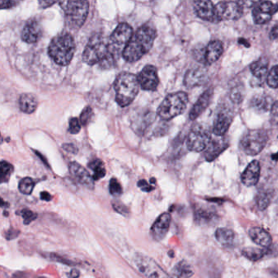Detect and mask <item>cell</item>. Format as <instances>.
I'll return each instance as SVG.
<instances>
[{"instance_id": "7", "label": "cell", "mask_w": 278, "mask_h": 278, "mask_svg": "<svg viewBox=\"0 0 278 278\" xmlns=\"http://www.w3.org/2000/svg\"><path fill=\"white\" fill-rule=\"evenodd\" d=\"M133 30L127 23H120L115 28L108 41L109 54L115 61L123 53L133 35Z\"/></svg>"}, {"instance_id": "34", "label": "cell", "mask_w": 278, "mask_h": 278, "mask_svg": "<svg viewBox=\"0 0 278 278\" xmlns=\"http://www.w3.org/2000/svg\"><path fill=\"white\" fill-rule=\"evenodd\" d=\"M14 171L13 166L9 162L6 161H1V165H0V180L1 183H6L9 180L12 172Z\"/></svg>"}, {"instance_id": "29", "label": "cell", "mask_w": 278, "mask_h": 278, "mask_svg": "<svg viewBox=\"0 0 278 278\" xmlns=\"http://www.w3.org/2000/svg\"><path fill=\"white\" fill-rule=\"evenodd\" d=\"M172 274L175 278H191L194 274V271L188 262L182 260L174 267Z\"/></svg>"}, {"instance_id": "26", "label": "cell", "mask_w": 278, "mask_h": 278, "mask_svg": "<svg viewBox=\"0 0 278 278\" xmlns=\"http://www.w3.org/2000/svg\"><path fill=\"white\" fill-rule=\"evenodd\" d=\"M38 99L34 94L24 93L19 98L20 110L26 114H32L37 109Z\"/></svg>"}, {"instance_id": "17", "label": "cell", "mask_w": 278, "mask_h": 278, "mask_svg": "<svg viewBox=\"0 0 278 278\" xmlns=\"http://www.w3.org/2000/svg\"><path fill=\"white\" fill-rule=\"evenodd\" d=\"M42 35V25L37 19H31L24 26L21 39L27 43H35L41 39Z\"/></svg>"}, {"instance_id": "47", "label": "cell", "mask_w": 278, "mask_h": 278, "mask_svg": "<svg viewBox=\"0 0 278 278\" xmlns=\"http://www.w3.org/2000/svg\"><path fill=\"white\" fill-rule=\"evenodd\" d=\"M20 232L18 230H15V229H10V230H7L6 232V234H5V238L7 240H12V239H15L16 238L18 237Z\"/></svg>"}, {"instance_id": "3", "label": "cell", "mask_w": 278, "mask_h": 278, "mask_svg": "<svg viewBox=\"0 0 278 278\" xmlns=\"http://www.w3.org/2000/svg\"><path fill=\"white\" fill-rule=\"evenodd\" d=\"M75 52V42L72 35L61 33L52 39L48 47L51 58L60 66H68Z\"/></svg>"}, {"instance_id": "30", "label": "cell", "mask_w": 278, "mask_h": 278, "mask_svg": "<svg viewBox=\"0 0 278 278\" xmlns=\"http://www.w3.org/2000/svg\"><path fill=\"white\" fill-rule=\"evenodd\" d=\"M215 238L223 245H232L235 240V234L231 229L220 228L215 232Z\"/></svg>"}, {"instance_id": "45", "label": "cell", "mask_w": 278, "mask_h": 278, "mask_svg": "<svg viewBox=\"0 0 278 278\" xmlns=\"http://www.w3.org/2000/svg\"><path fill=\"white\" fill-rule=\"evenodd\" d=\"M137 185H138V187L140 188V190L144 192H150L154 190V187L149 185V183L145 180H140Z\"/></svg>"}, {"instance_id": "53", "label": "cell", "mask_w": 278, "mask_h": 278, "mask_svg": "<svg viewBox=\"0 0 278 278\" xmlns=\"http://www.w3.org/2000/svg\"><path fill=\"white\" fill-rule=\"evenodd\" d=\"M150 182L153 183V184H155V178H152V179H151V180H150Z\"/></svg>"}, {"instance_id": "22", "label": "cell", "mask_w": 278, "mask_h": 278, "mask_svg": "<svg viewBox=\"0 0 278 278\" xmlns=\"http://www.w3.org/2000/svg\"><path fill=\"white\" fill-rule=\"evenodd\" d=\"M260 164L256 160L251 161L241 174V181L245 186L251 187L257 184L260 180Z\"/></svg>"}, {"instance_id": "46", "label": "cell", "mask_w": 278, "mask_h": 278, "mask_svg": "<svg viewBox=\"0 0 278 278\" xmlns=\"http://www.w3.org/2000/svg\"><path fill=\"white\" fill-rule=\"evenodd\" d=\"M18 3L19 2H17V1H1L0 6H1L2 9H6V8L16 7Z\"/></svg>"}, {"instance_id": "31", "label": "cell", "mask_w": 278, "mask_h": 278, "mask_svg": "<svg viewBox=\"0 0 278 278\" xmlns=\"http://www.w3.org/2000/svg\"><path fill=\"white\" fill-rule=\"evenodd\" d=\"M88 166L89 168L91 169L93 171L92 177H93L94 180H101L106 175L104 162L100 159H95L93 161H91Z\"/></svg>"}, {"instance_id": "1", "label": "cell", "mask_w": 278, "mask_h": 278, "mask_svg": "<svg viewBox=\"0 0 278 278\" xmlns=\"http://www.w3.org/2000/svg\"><path fill=\"white\" fill-rule=\"evenodd\" d=\"M157 37V31L152 23L140 26L134 33L130 42L122 53V57L127 62H136L151 48Z\"/></svg>"}, {"instance_id": "9", "label": "cell", "mask_w": 278, "mask_h": 278, "mask_svg": "<svg viewBox=\"0 0 278 278\" xmlns=\"http://www.w3.org/2000/svg\"><path fill=\"white\" fill-rule=\"evenodd\" d=\"M134 264L140 274L147 278H172L155 260L143 254H136Z\"/></svg>"}, {"instance_id": "43", "label": "cell", "mask_w": 278, "mask_h": 278, "mask_svg": "<svg viewBox=\"0 0 278 278\" xmlns=\"http://www.w3.org/2000/svg\"><path fill=\"white\" fill-rule=\"evenodd\" d=\"M81 122L77 118H72L70 120L69 131L71 134H78L81 130Z\"/></svg>"}, {"instance_id": "4", "label": "cell", "mask_w": 278, "mask_h": 278, "mask_svg": "<svg viewBox=\"0 0 278 278\" xmlns=\"http://www.w3.org/2000/svg\"><path fill=\"white\" fill-rule=\"evenodd\" d=\"M139 86L136 75L126 72L120 74L115 82L117 103L122 107L130 105L138 94Z\"/></svg>"}, {"instance_id": "37", "label": "cell", "mask_w": 278, "mask_h": 278, "mask_svg": "<svg viewBox=\"0 0 278 278\" xmlns=\"http://www.w3.org/2000/svg\"><path fill=\"white\" fill-rule=\"evenodd\" d=\"M206 46L199 44L197 45L193 50V55L196 61H199V63L206 65Z\"/></svg>"}, {"instance_id": "15", "label": "cell", "mask_w": 278, "mask_h": 278, "mask_svg": "<svg viewBox=\"0 0 278 278\" xmlns=\"http://www.w3.org/2000/svg\"><path fill=\"white\" fill-rule=\"evenodd\" d=\"M209 74L206 68L199 66L188 70L184 79V83L189 88L199 87L208 82Z\"/></svg>"}, {"instance_id": "8", "label": "cell", "mask_w": 278, "mask_h": 278, "mask_svg": "<svg viewBox=\"0 0 278 278\" xmlns=\"http://www.w3.org/2000/svg\"><path fill=\"white\" fill-rule=\"evenodd\" d=\"M269 136L264 130H251L242 136L240 145L241 150L247 155L255 156L259 155L266 146Z\"/></svg>"}, {"instance_id": "42", "label": "cell", "mask_w": 278, "mask_h": 278, "mask_svg": "<svg viewBox=\"0 0 278 278\" xmlns=\"http://www.w3.org/2000/svg\"><path fill=\"white\" fill-rule=\"evenodd\" d=\"M112 206L118 213H119L120 215L126 216V217H128L130 215V210L121 201H118V200L113 201Z\"/></svg>"}, {"instance_id": "33", "label": "cell", "mask_w": 278, "mask_h": 278, "mask_svg": "<svg viewBox=\"0 0 278 278\" xmlns=\"http://www.w3.org/2000/svg\"><path fill=\"white\" fill-rule=\"evenodd\" d=\"M241 254H242L244 257L246 258L247 260L253 262L261 260L262 258L264 257V255H265L264 250H261V249L255 247L244 248V249H242V250H241Z\"/></svg>"}, {"instance_id": "52", "label": "cell", "mask_w": 278, "mask_h": 278, "mask_svg": "<svg viewBox=\"0 0 278 278\" xmlns=\"http://www.w3.org/2000/svg\"><path fill=\"white\" fill-rule=\"evenodd\" d=\"M79 277V272L76 269H73L72 271L70 272V278H78Z\"/></svg>"}, {"instance_id": "28", "label": "cell", "mask_w": 278, "mask_h": 278, "mask_svg": "<svg viewBox=\"0 0 278 278\" xmlns=\"http://www.w3.org/2000/svg\"><path fill=\"white\" fill-rule=\"evenodd\" d=\"M194 219L198 224L206 225L215 219V211L202 206H199L194 212Z\"/></svg>"}, {"instance_id": "51", "label": "cell", "mask_w": 278, "mask_h": 278, "mask_svg": "<svg viewBox=\"0 0 278 278\" xmlns=\"http://www.w3.org/2000/svg\"><path fill=\"white\" fill-rule=\"evenodd\" d=\"M40 198L43 201H49L52 200V196L47 192H42L40 194Z\"/></svg>"}, {"instance_id": "6", "label": "cell", "mask_w": 278, "mask_h": 278, "mask_svg": "<svg viewBox=\"0 0 278 278\" xmlns=\"http://www.w3.org/2000/svg\"><path fill=\"white\" fill-rule=\"evenodd\" d=\"M65 12L66 23L72 29H79L84 24L88 15L87 1H61L59 2Z\"/></svg>"}, {"instance_id": "41", "label": "cell", "mask_w": 278, "mask_h": 278, "mask_svg": "<svg viewBox=\"0 0 278 278\" xmlns=\"http://www.w3.org/2000/svg\"><path fill=\"white\" fill-rule=\"evenodd\" d=\"M21 215L23 218L24 224L25 225H30L31 222H33L34 220L37 219L38 215L36 213L34 212L32 210H28V209H24L21 210Z\"/></svg>"}, {"instance_id": "18", "label": "cell", "mask_w": 278, "mask_h": 278, "mask_svg": "<svg viewBox=\"0 0 278 278\" xmlns=\"http://www.w3.org/2000/svg\"><path fill=\"white\" fill-rule=\"evenodd\" d=\"M171 217L169 213H162L159 215L150 229V234L155 241H160L166 237L170 229Z\"/></svg>"}, {"instance_id": "44", "label": "cell", "mask_w": 278, "mask_h": 278, "mask_svg": "<svg viewBox=\"0 0 278 278\" xmlns=\"http://www.w3.org/2000/svg\"><path fill=\"white\" fill-rule=\"evenodd\" d=\"M271 122L278 125V101L274 104L271 109Z\"/></svg>"}, {"instance_id": "27", "label": "cell", "mask_w": 278, "mask_h": 278, "mask_svg": "<svg viewBox=\"0 0 278 278\" xmlns=\"http://www.w3.org/2000/svg\"><path fill=\"white\" fill-rule=\"evenodd\" d=\"M274 104L271 97L264 94L255 95L250 101V106L258 112H266L268 110H271Z\"/></svg>"}, {"instance_id": "49", "label": "cell", "mask_w": 278, "mask_h": 278, "mask_svg": "<svg viewBox=\"0 0 278 278\" xmlns=\"http://www.w3.org/2000/svg\"><path fill=\"white\" fill-rule=\"evenodd\" d=\"M63 149L66 150L67 152L73 153V154L77 153V148L75 147V145H72V144H66V145H64Z\"/></svg>"}, {"instance_id": "12", "label": "cell", "mask_w": 278, "mask_h": 278, "mask_svg": "<svg viewBox=\"0 0 278 278\" xmlns=\"http://www.w3.org/2000/svg\"><path fill=\"white\" fill-rule=\"evenodd\" d=\"M278 11V3L265 1L253 7L252 16L255 24L263 25L270 21L272 17Z\"/></svg>"}, {"instance_id": "50", "label": "cell", "mask_w": 278, "mask_h": 278, "mask_svg": "<svg viewBox=\"0 0 278 278\" xmlns=\"http://www.w3.org/2000/svg\"><path fill=\"white\" fill-rule=\"evenodd\" d=\"M39 3H40V7H42V8H46V7H51L52 5L56 3V2H52V1H40Z\"/></svg>"}, {"instance_id": "13", "label": "cell", "mask_w": 278, "mask_h": 278, "mask_svg": "<svg viewBox=\"0 0 278 278\" xmlns=\"http://www.w3.org/2000/svg\"><path fill=\"white\" fill-rule=\"evenodd\" d=\"M139 84L145 91H155L159 84V75L154 66H145L137 76Z\"/></svg>"}, {"instance_id": "48", "label": "cell", "mask_w": 278, "mask_h": 278, "mask_svg": "<svg viewBox=\"0 0 278 278\" xmlns=\"http://www.w3.org/2000/svg\"><path fill=\"white\" fill-rule=\"evenodd\" d=\"M269 37L273 40H278V24L274 26V28L272 29Z\"/></svg>"}, {"instance_id": "39", "label": "cell", "mask_w": 278, "mask_h": 278, "mask_svg": "<svg viewBox=\"0 0 278 278\" xmlns=\"http://www.w3.org/2000/svg\"><path fill=\"white\" fill-rule=\"evenodd\" d=\"M92 117H93V110L90 106H87L82 110V114L80 115V122L83 126H87V124L91 122Z\"/></svg>"}, {"instance_id": "14", "label": "cell", "mask_w": 278, "mask_h": 278, "mask_svg": "<svg viewBox=\"0 0 278 278\" xmlns=\"http://www.w3.org/2000/svg\"><path fill=\"white\" fill-rule=\"evenodd\" d=\"M234 115L231 110L223 108L218 111L215 115L213 125V134L216 136H224L230 127L233 122Z\"/></svg>"}, {"instance_id": "20", "label": "cell", "mask_w": 278, "mask_h": 278, "mask_svg": "<svg viewBox=\"0 0 278 278\" xmlns=\"http://www.w3.org/2000/svg\"><path fill=\"white\" fill-rule=\"evenodd\" d=\"M70 172L73 177L75 178L79 184L89 190H93L95 185L93 177L89 174L88 171L83 166H81L76 161L70 162Z\"/></svg>"}, {"instance_id": "11", "label": "cell", "mask_w": 278, "mask_h": 278, "mask_svg": "<svg viewBox=\"0 0 278 278\" xmlns=\"http://www.w3.org/2000/svg\"><path fill=\"white\" fill-rule=\"evenodd\" d=\"M217 17L220 21H236L243 15V7L240 2L223 1L215 5Z\"/></svg>"}, {"instance_id": "5", "label": "cell", "mask_w": 278, "mask_h": 278, "mask_svg": "<svg viewBox=\"0 0 278 278\" xmlns=\"http://www.w3.org/2000/svg\"><path fill=\"white\" fill-rule=\"evenodd\" d=\"M189 97L183 91L170 94L159 105L158 115L161 119L169 121L179 115H182L187 108Z\"/></svg>"}, {"instance_id": "2", "label": "cell", "mask_w": 278, "mask_h": 278, "mask_svg": "<svg viewBox=\"0 0 278 278\" xmlns=\"http://www.w3.org/2000/svg\"><path fill=\"white\" fill-rule=\"evenodd\" d=\"M82 60L89 66L99 64L103 69L112 68L116 64L109 54L108 42L100 34L94 35L89 40L82 53Z\"/></svg>"}, {"instance_id": "23", "label": "cell", "mask_w": 278, "mask_h": 278, "mask_svg": "<svg viewBox=\"0 0 278 278\" xmlns=\"http://www.w3.org/2000/svg\"><path fill=\"white\" fill-rule=\"evenodd\" d=\"M269 63L265 59H260L250 65V71L253 77L256 80V84L260 86L265 81L269 75Z\"/></svg>"}, {"instance_id": "35", "label": "cell", "mask_w": 278, "mask_h": 278, "mask_svg": "<svg viewBox=\"0 0 278 278\" xmlns=\"http://www.w3.org/2000/svg\"><path fill=\"white\" fill-rule=\"evenodd\" d=\"M35 185V183L33 179L30 177L24 178L19 183V190L21 194L30 195L33 192Z\"/></svg>"}, {"instance_id": "19", "label": "cell", "mask_w": 278, "mask_h": 278, "mask_svg": "<svg viewBox=\"0 0 278 278\" xmlns=\"http://www.w3.org/2000/svg\"><path fill=\"white\" fill-rule=\"evenodd\" d=\"M228 147H229V142L227 141L226 139L224 138V136H216L211 138L206 150H204L205 159H206V161H214Z\"/></svg>"}, {"instance_id": "10", "label": "cell", "mask_w": 278, "mask_h": 278, "mask_svg": "<svg viewBox=\"0 0 278 278\" xmlns=\"http://www.w3.org/2000/svg\"><path fill=\"white\" fill-rule=\"evenodd\" d=\"M212 136L210 131L201 125H196L191 129L188 136L187 148L193 152H202L206 150Z\"/></svg>"}, {"instance_id": "16", "label": "cell", "mask_w": 278, "mask_h": 278, "mask_svg": "<svg viewBox=\"0 0 278 278\" xmlns=\"http://www.w3.org/2000/svg\"><path fill=\"white\" fill-rule=\"evenodd\" d=\"M194 8L197 16L204 21L212 23H217L220 21L215 10V5L211 1H196L194 2Z\"/></svg>"}, {"instance_id": "24", "label": "cell", "mask_w": 278, "mask_h": 278, "mask_svg": "<svg viewBox=\"0 0 278 278\" xmlns=\"http://www.w3.org/2000/svg\"><path fill=\"white\" fill-rule=\"evenodd\" d=\"M249 236L255 244L263 247L268 248L272 245L273 239L271 235L266 230L260 227L251 228L249 231Z\"/></svg>"}, {"instance_id": "32", "label": "cell", "mask_w": 278, "mask_h": 278, "mask_svg": "<svg viewBox=\"0 0 278 278\" xmlns=\"http://www.w3.org/2000/svg\"><path fill=\"white\" fill-rule=\"evenodd\" d=\"M244 91H245V89L241 83L238 82L236 84L233 85L229 91V96H230L231 101L237 105L241 103V101H243L244 96H245Z\"/></svg>"}, {"instance_id": "36", "label": "cell", "mask_w": 278, "mask_h": 278, "mask_svg": "<svg viewBox=\"0 0 278 278\" xmlns=\"http://www.w3.org/2000/svg\"><path fill=\"white\" fill-rule=\"evenodd\" d=\"M271 202V196L268 192H261L259 194L256 199V203L260 210L266 209Z\"/></svg>"}, {"instance_id": "25", "label": "cell", "mask_w": 278, "mask_h": 278, "mask_svg": "<svg viewBox=\"0 0 278 278\" xmlns=\"http://www.w3.org/2000/svg\"><path fill=\"white\" fill-rule=\"evenodd\" d=\"M224 52V45L220 40H214L209 42L206 49V65L215 63L220 58Z\"/></svg>"}, {"instance_id": "40", "label": "cell", "mask_w": 278, "mask_h": 278, "mask_svg": "<svg viewBox=\"0 0 278 278\" xmlns=\"http://www.w3.org/2000/svg\"><path fill=\"white\" fill-rule=\"evenodd\" d=\"M110 193L114 197H119L122 194V188L116 179L110 181Z\"/></svg>"}, {"instance_id": "38", "label": "cell", "mask_w": 278, "mask_h": 278, "mask_svg": "<svg viewBox=\"0 0 278 278\" xmlns=\"http://www.w3.org/2000/svg\"><path fill=\"white\" fill-rule=\"evenodd\" d=\"M267 83L272 88H278V65L274 66L269 71Z\"/></svg>"}, {"instance_id": "21", "label": "cell", "mask_w": 278, "mask_h": 278, "mask_svg": "<svg viewBox=\"0 0 278 278\" xmlns=\"http://www.w3.org/2000/svg\"><path fill=\"white\" fill-rule=\"evenodd\" d=\"M213 94H214V90L212 87L206 89V91L201 94L199 100L191 109L190 113V119H196L208 108L210 102L212 101Z\"/></svg>"}]
</instances>
